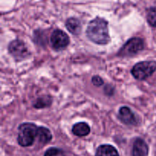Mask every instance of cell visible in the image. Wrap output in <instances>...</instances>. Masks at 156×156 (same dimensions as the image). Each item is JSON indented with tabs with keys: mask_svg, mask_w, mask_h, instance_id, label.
Returning a JSON list of instances; mask_svg holds the SVG:
<instances>
[{
	"mask_svg": "<svg viewBox=\"0 0 156 156\" xmlns=\"http://www.w3.org/2000/svg\"><path fill=\"white\" fill-rule=\"evenodd\" d=\"M86 35L90 41L98 45H106L111 41L108 21L101 17H96L89 21Z\"/></svg>",
	"mask_w": 156,
	"mask_h": 156,
	"instance_id": "6da1fadb",
	"label": "cell"
},
{
	"mask_svg": "<svg viewBox=\"0 0 156 156\" xmlns=\"http://www.w3.org/2000/svg\"><path fill=\"white\" fill-rule=\"evenodd\" d=\"M39 126L30 122L22 123L18 127L17 142L21 147H29L33 146L35 140L37 139Z\"/></svg>",
	"mask_w": 156,
	"mask_h": 156,
	"instance_id": "7a4b0ae2",
	"label": "cell"
},
{
	"mask_svg": "<svg viewBox=\"0 0 156 156\" xmlns=\"http://www.w3.org/2000/svg\"><path fill=\"white\" fill-rule=\"evenodd\" d=\"M156 71V61L145 60L137 62L131 69V74L136 80L143 81L147 79Z\"/></svg>",
	"mask_w": 156,
	"mask_h": 156,
	"instance_id": "3957f363",
	"label": "cell"
},
{
	"mask_svg": "<svg viewBox=\"0 0 156 156\" xmlns=\"http://www.w3.org/2000/svg\"><path fill=\"white\" fill-rule=\"evenodd\" d=\"M145 47L144 40L139 37H135L128 40L123 47L119 50L117 56L120 57H130L143 50Z\"/></svg>",
	"mask_w": 156,
	"mask_h": 156,
	"instance_id": "277c9868",
	"label": "cell"
},
{
	"mask_svg": "<svg viewBox=\"0 0 156 156\" xmlns=\"http://www.w3.org/2000/svg\"><path fill=\"white\" fill-rule=\"evenodd\" d=\"M8 51L15 61H23L30 56V53L24 41L21 40H14L9 43Z\"/></svg>",
	"mask_w": 156,
	"mask_h": 156,
	"instance_id": "5b68a950",
	"label": "cell"
},
{
	"mask_svg": "<svg viewBox=\"0 0 156 156\" xmlns=\"http://www.w3.org/2000/svg\"><path fill=\"white\" fill-rule=\"evenodd\" d=\"M70 43L69 35L60 29H56L50 35V44L52 47L56 51L65 50Z\"/></svg>",
	"mask_w": 156,
	"mask_h": 156,
	"instance_id": "8992f818",
	"label": "cell"
},
{
	"mask_svg": "<svg viewBox=\"0 0 156 156\" xmlns=\"http://www.w3.org/2000/svg\"><path fill=\"white\" fill-rule=\"evenodd\" d=\"M118 119L126 126H138L139 120L129 107L123 106L118 111Z\"/></svg>",
	"mask_w": 156,
	"mask_h": 156,
	"instance_id": "52a82bcc",
	"label": "cell"
},
{
	"mask_svg": "<svg viewBox=\"0 0 156 156\" xmlns=\"http://www.w3.org/2000/svg\"><path fill=\"white\" fill-rule=\"evenodd\" d=\"M132 156H149V146L142 138H136L133 144Z\"/></svg>",
	"mask_w": 156,
	"mask_h": 156,
	"instance_id": "ba28073f",
	"label": "cell"
},
{
	"mask_svg": "<svg viewBox=\"0 0 156 156\" xmlns=\"http://www.w3.org/2000/svg\"><path fill=\"white\" fill-rule=\"evenodd\" d=\"M65 25L69 32L75 36H79L82 33V23H81L80 20L78 19L77 18H74V17L69 18L66 21Z\"/></svg>",
	"mask_w": 156,
	"mask_h": 156,
	"instance_id": "9c48e42d",
	"label": "cell"
},
{
	"mask_svg": "<svg viewBox=\"0 0 156 156\" xmlns=\"http://www.w3.org/2000/svg\"><path fill=\"white\" fill-rule=\"evenodd\" d=\"M72 132L75 136L79 137L86 136L91 132V127L85 122H79L74 124L72 128Z\"/></svg>",
	"mask_w": 156,
	"mask_h": 156,
	"instance_id": "30bf717a",
	"label": "cell"
},
{
	"mask_svg": "<svg viewBox=\"0 0 156 156\" xmlns=\"http://www.w3.org/2000/svg\"><path fill=\"white\" fill-rule=\"evenodd\" d=\"M95 156H120L117 149L110 144L101 145L98 147Z\"/></svg>",
	"mask_w": 156,
	"mask_h": 156,
	"instance_id": "8fae6325",
	"label": "cell"
},
{
	"mask_svg": "<svg viewBox=\"0 0 156 156\" xmlns=\"http://www.w3.org/2000/svg\"><path fill=\"white\" fill-rule=\"evenodd\" d=\"M52 138H53V136H52L51 131L48 128L45 126H39L37 140L41 144H42L43 146L47 144L51 141Z\"/></svg>",
	"mask_w": 156,
	"mask_h": 156,
	"instance_id": "7c38bea8",
	"label": "cell"
},
{
	"mask_svg": "<svg viewBox=\"0 0 156 156\" xmlns=\"http://www.w3.org/2000/svg\"><path fill=\"white\" fill-rule=\"evenodd\" d=\"M53 103V98L50 95H44L38 98L34 103V108L37 109L46 108L50 107Z\"/></svg>",
	"mask_w": 156,
	"mask_h": 156,
	"instance_id": "4fadbf2b",
	"label": "cell"
},
{
	"mask_svg": "<svg viewBox=\"0 0 156 156\" xmlns=\"http://www.w3.org/2000/svg\"><path fill=\"white\" fill-rule=\"evenodd\" d=\"M146 20L151 27L156 28V6L150 7L146 10Z\"/></svg>",
	"mask_w": 156,
	"mask_h": 156,
	"instance_id": "5bb4252c",
	"label": "cell"
},
{
	"mask_svg": "<svg viewBox=\"0 0 156 156\" xmlns=\"http://www.w3.org/2000/svg\"><path fill=\"white\" fill-rule=\"evenodd\" d=\"M44 156H65L64 151L56 147H50L46 150Z\"/></svg>",
	"mask_w": 156,
	"mask_h": 156,
	"instance_id": "9a60e30c",
	"label": "cell"
},
{
	"mask_svg": "<svg viewBox=\"0 0 156 156\" xmlns=\"http://www.w3.org/2000/svg\"><path fill=\"white\" fill-rule=\"evenodd\" d=\"M91 82H92V84L94 86L97 87H101L102 86V85H104V84H105V81H104L103 79L99 76H93V77L91 78Z\"/></svg>",
	"mask_w": 156,
	"mask_h": 156,
	"instance_id": "2e32d148",
	"label": "cell"
},
{
	"mask_svg": "<svg viewBox=\"0 0 156 156\" xmlns=\"http://www.w3.org/2000/svg\"><path fill=\"white\" fill-rule=\"evenodd\" d=\"M105 93L108 96H111L114 94V88L111 85H107L105 87Z\"/></svg>",
	"mask_w": 156,
	"mask_h": 156,
	"instance_id": "e0dca14e",
	"label": "cell"
}]
</instances>
